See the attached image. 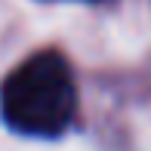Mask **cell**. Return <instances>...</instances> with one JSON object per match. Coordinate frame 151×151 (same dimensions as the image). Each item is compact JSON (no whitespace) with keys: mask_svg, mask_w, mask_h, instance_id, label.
Segmentation results:
<instances>
[{"mask_svg":"<svg viewBox=\"0 0 151 151\" xmlns=\"http://www.w3.org/2000/svg\"><path fill=\"white\" fill-rule=\"evenodd\" d=\"M0 117L19 136L56 139L77 117V83L59 50L19 62L0 83Z\"/></svg>","mask_w":151,"mask_h":151,"instance_id":"1","label":"cell"}]
</instances>
